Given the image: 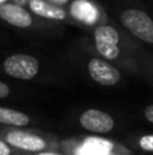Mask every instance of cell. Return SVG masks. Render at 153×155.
<instances>
[{
  "label": "cell",
  "instance_id": "cell-1",
  "mask_svg": "<svg viewBox=\"0 0 153 155\" xmlns=\"http://www.w3.org/2000/svg\"><path fill=\"white\" fill-rule=\"evenodd\" d=\"M92 44L96 53L105 60L113 63L125 71H136L137 64L130 49L126 35L108 22L98 25L92 29Z\"/></svg>",
  "mask_w": 153,
  "mask_h": 155
},
{
  "label": "cell",
  "instance_id": "cell-2",
  "mask_svg": "<svg viewBox=\"0 0 153 155\" xmlns=\"http://www.w3.org/2000/svg\"><path fill=\"white\" fill-rule=\"evenodd\" d=\"M0 139L19 153L35 154L41 151L60 150V140L56 135L37 129L0 127Z\"/></svg>",
  "mask_w": 153,
  "mask_h": 155
},
{
  "label": "cell",
  "instance_id": "cell-3",
  "mask_svg": "<svg viewBox=\"0 0 153 155\" xmlns=\"http://www.w3.org/2000/svg\"><path fill=\"white\" fill-rule=\"evenodd\" d=\"M60 150L67 155H136L127 146L99 135L65 137L60 140Z\"/></svg>",
  "mask_w": 153,
  "mask_h": 155
},
{
  "label": "cell",
  "instance_id": "cell-4",
  "mask_svg": "<svg viewBox=\"0 0 153 155\" xmlns=\"http://www.w3.org/2000/svg\"><path fill=\"white\" fill-rule=\"evenodd\" d=\"M118 21L127 34L153 45V18L142 8L129 7L118 14Z\"/></svg>",
  "mask_w": 153,
  "mask_h": 155
},
{
  "label": "cell",
  "instance_id": "cell-5",
  "mask_svg": "<svg viewBox=\"0 0 153 155\" xmlns=\"http://www.w3.org/2000/svg\"><path fill=\"white\" fill-rule=\"evenodd\" d=\"M2 71L16 80H33L41 72V63L29 53L8 54L2 63Z\"/></svg>",
  "mask_w": 153,
  "mask_h": 155
},
{
  "label": "cell",
  "instance_id": "cell-6",
  "mask_svg": "<svg viewBox=\"0 0 153 155\" xmlns=\"http://www.w3.org/2000/svg\"><path fill=\"white\" fill-rule=\"evenodd\" d=\"M86 68L88 76L103 87H114L122 82V71L99 54L89 57L86 61Z\"/></svg>",
  "mask_w": 153,
  "mask_h": 155
},
{
  "label": "cell",
  "instance_id": "cell-7",
  "mask_svg": "<svg viewBox=\"0 0 153 155\" xmlns=\"http://www.w3.org/2000/svg\"><path fill=\"white\" fill-rule=\"evenodd\" d=\"M38 19L29 8L20 5L19 3L4 2L0 3V21L15 29L30 30L38 25Z\"/></svg>",
  "mask_w": 153,
  "mask_h": 155
},
{
  "label": "cell",
  "instance_id": "cell-8",
  "mask_svg": "<svg viewBox=\"0 0 153 155\" xmlns=\"http://www.w3.org/2000/svg\"><path fill=\"white\" fill-rule=\"evenodd\" d=\"M79 124L84 131L95 135H107L115 128V120L110 113L100 109L89 107L80 113Z\"/></svg>",
  "mask_w": 153,
  "mask_h": 155
},
{
  "label": "cell",
  "instance_id": "cell-9",
  "mask_svg": "<svg viewBox=\"0 0 153 155\" xmlns=\"http://www.w3.org/2000/svg\"><path fill=\"white\" fill-rule=\"evenodd\" d=\"M69 15L72 21H76L77 23H83L87 26H95L103 23V18L105 14L99 8V5L95 4L94 2H88V0H75L70 3L69 7Z\"/></svg>",
  "mask_w": 153,
  "mask_h": 155
},
{
  "label": "cell",
  "instance_id": "cell-10",
  "mask_svg": "<svg viewBox=\"0 0 153 155\" xmlns=\"http://www.w3.org/2000/svg\"><path fill=\"white\" fill-rule=\"evenodd\" d=\"M27 8L37 18L53 23H68L72 19L65 7L53 4L48 0H27Z\"/></svg>",
  "mask_w": 153,
  "mask_h": 155
},
{
  "label": "cell",
  "instance_id": "cell-11",
  "mask_svg": "<svg viewBox=\"0 0 153 155\" xmlns=\"http://www.w3.org/2000/svg\"><path fill=\"white\" fill-rule=\"evenodd\" d=\"M31 124V117L22 110L0 106V127L10 128H26Z\"/></svg>",
  "mask_w": 153,
  "mask_h": 155
},
{
  "label": "cell",
  "instance_id": "cell-12",
  "mask_svg": "<svg viewBox=\"0 0 153 155\" xmlns=\"http://www.w3.org/2000/svg\"><path fill=\"white\" fill-rule=\"evenodd\" d=\"M136 146L144 153L153 154V134L141 135L136 140Z\"/></svg>",
  "mask_w": 153,
  "mask_h": 155
},
{
  "label": "cell",
  "instance_id": "cell-13",
  "mask_svg": "<svg viewBox=\"0 0 153 155\" xmlns=\"http://www.w3.org/2000/svg\"><path fill=\"white\" fill-rule=\"evenodd\" d=\"M16 153H19V151H16L15 148H12L11 146H8L4 140L0 139V155H14Z\"/></svg>",
  "mask_w": 153,
  "mask_h": 155
},
{
  "label": "cell",
  "instance_id": "cell-14",
  "mask_svg": "<svg viewBox=\"0 0 153 155\" xmlns=\"http://www.w3.org/2000/svg\"><path fill=\"white\" fill-rule=\"evenodd\" d=\"M11 87L10 84H7L5 82H3V80H0V99H4L7 98V97L11 95Z\"/></svg>",
  "mask_w": 153,
  "mask_h": 155
},
{
  "label": "cell",
  "instance_id": "cell-15",
  "mask_svg": "<svg viewBox=\"0 0 153 155\" xmlns=\"http://www.w3.org/2000/svg\"><path fill=\"white\" fill-rule=\"evenodd\" d=\"M144 117L146 118V121H149L153 125V104L148 105V106L144 109Z\"/></svg>",
  "mask_w": 153,
  "mask_h": 155
},
{
  "label": "cell",
  "instance_id": "cell-16",
  "mask_svg": "<svg viewBox=\"0 0 153 155\" xmlns=\"http://www.w3.org/2000/svg\"><path fill=\"white\" fill-rule=\"evenodd\" d=\"M33 155H67L62 153L61 150H50V151H41V153H35Z\"/></svg>",
  "mask_w": 153,
  "mask_h": 155
},
{
  "label": "cell",
  "instance_id": "cell-17",
  "mask_svg": "<svg viewBox=\"0 0 153 155\" xmlns=\"http://www.w3.org/2000/svg\"><path fill=\"white\" fill-rule=\"evenodd\" d=\"M48 2L53 3V4H57V5H61V7H65V4H68L69 0H48Z\"/></svg>",
  "mask_w": 153,
  "mask_h": 155
},
{
  "label": "cell",
  "instance_id": "cell-18",
  "mask_svg": "<svg viewBox=\"0 0 153 155\" xmlns=\"http://www.w3.org/2000/svg\"><path fill=\"white\" fill-rule=\"evenodd\" d=\"M14 155H33V154H29V153H16Z\"/></svg>",
  "mask_w": 153,
  "mask_h": 155
}]
</instances>
